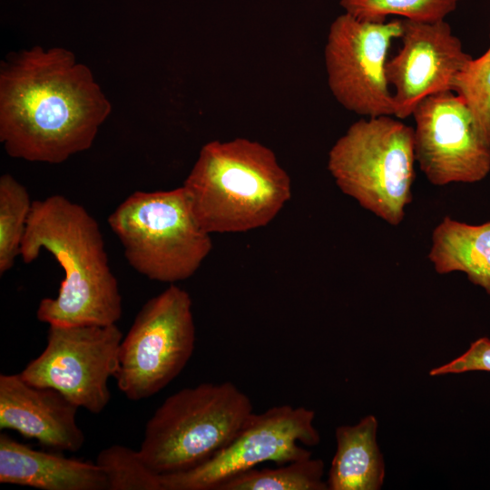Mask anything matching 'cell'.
<instances>
[{
  "mask_svg": "<svg viewBox=\"0 0 490 490\" xmlns=\"http://www.w3.org/2000/svg\"><path fill=\"white\" fill-rule=\"evenodd\" d=\"M112 104L63 47L10 54L0 67V142L10 157L61 163L89 149Z\"/></svg>",
  "mask_w": 490,
  "mask_h": 490,
  "instance_id": "6da1fadb",
  "label": "cell"
},
{
  "mask_svg": "<svg viewBox=\"0 0 490 490\" xmlns=\"http://www.w3.org/2000/svg\"><path fill=\"white\" fill-rule=\"evenodd\" d=\"M43 250L54 256L64 278L55 298L40 301L37 318L49 326L116 324L122 296L95 219L60 194L34 201L20 256L30 263Z\"/></svg>",
  "mask_w": 490,
  "mask_h": 490,
  "instance_id": "7a4b0ae2",
  "label": "cell"
},
{
  "mask_svg": "<svg viewBox=\"0 0 490 490\" xmlns=\"http://www.w3.org/2000/svg\"><path fill=\"white\" fill-rule=\"evenodd\" d=\"M182 187L209 234L265 227L291 197L290 178L274 152L242 137L205 143Z\"/></svg>",
  "mask_w": 490,
  "mask_h": 490,
  "instance_id": "3957f363",
  "label": "cell"
},
{
  "mask_svg": "<svg viewBox=\"0 0 490 490\" xmlns=\"http://www.w3.org/2000/svg\"><path fill=\"white\" fill-rule=\"evenodd\" d=\"M253 413L250 398L232 382L182 388L148 420L140 454L160 475L189 470L228 446Z\"/></svg>",
  "mask_w": 490,
  "mask_h": 490,
  "instance_id": "277c9868",
  "label": "cell"
},
{
  "mask_svg": "<svg viewBox=\"0 0 490 490\" xmlns=\"http://www.w3.org/2000/svg\"><path fill=\"white\" fill-rule=\"evenodd\" d=\"M414 128L391 115L352 123L328 152V170L340 191L397 226L412 201Z\"/></svg>",
  "mask_w": 490,
  "mask_h": 490,
  "instance_id": "5b68a950",
  "label": "cell"
},
{
  "mask_svg": "<svg viewBox=\"0 0 490 490\" xmlns=\"http://www.w3.org/2000/svg\"><path fill=\"white\" fill-rule=\"evenodd\" d=\"M108 224L130 266L152 280L175 284L189 279L212 248L182 186L132 193L110 214Z\"/></svg>",
  "mask_w": 490,
  "mask_h": 490,
  "instance_id": "8992f818",
  "label": "cell"
},
{
  "mask_svg": "<svg viewBox=\"0 0 490 490\" xmlns=\"http://www.w3.org/2000/svg\"><path fill=\"white\" fill-rule=\"evenodd\" d=\"M191 306L190 294L170 284L137 313L121 342L114 376L128 399L152 397L183 370L195 347Z\"/></svg>",
  "mask_w": 490,
  "mask_h": 490,
  "instance_id": "52a82bcc",
  "label": "cell"
},
{
  "mask_svg": "<svg viewBox=\"0 0 490 490\" xmlns=\"http://www.w3.org/2000/svg\"><path fill=\"white\" fill-rule=\"evenodd\" d=\"M122 338L116 324L49 326L45 348L19 374L99 414L111 399L108 380L117 372Z\"/></svg>",
  "mask_w": 490,
  "mask_h": 490,
  "instance_id": "ba28073f",
  "label": "cell"
},
{
  "mask_svg": "<svg viewBox=\"0 0 490 490\" xmlns=\"http://www.w3.org/2000/svg\"><path fill=\"white\" fill-rule=\"evenodd\" d=\"M314 411L281 405L253 413L234 439L204 463L189 470L162 475L163 490H215L223 481L273 462L276 466L311 456L299 444L313 446L319 434Z\"/></svg>",
  "mask_w": 490,
  "mask_h": 490,
  "instance_id": "9c48e42d",
  "label": "cell"
},
{
  "mask_svg": "<svg viewBox=\"0 0 490 490\" xmlns=\"http://www.w3.org/2000/svg\"><path fill=\"white\" fill-rule=\"evenodd\" d=\"M402 30V19L375 23L345 13L332 22L324 61L329 90L345 109L367 117L395 114L386 64Z\"/></svg>",
  "mask_w": 490,
  "mask_h": 490,
  "instance_id": "30bf717a",
  "label": "cell"
},
{
  "mask_svg": "<svg viewBox=\"0 0 490 490\" xmlns=\"http://www.w3.org/2000/svg\"><path fill=\"white\" fill-rule=\"evenodd\" d=\"M412 115L416 162L432 184L475 183L489 174L490 145L461 96L453 91L429 95Z\"/></svg>",
  "mask_w": 490,
  "mask_h": 490,
  "instance_id": "8fae6325",
  "label": "cell"
},
{
  "mask_svg": "<svg viewBox=\"0 0 490 490\" xmlns=\"http://www.w3.org/2000/svg\"><path fill=\"white\" fill-rule=\"evenodd\" d=\"M401 47L387 59L386 74L393 88L397 119L410 115L426 97L453 91L473 57L445 20L435 23L402 19Z\"/></svg>",
  "mask_w": 490,
  "mask_h": 490,
  "instance_id": "7c38bea8",
  "label": "cell"
},
{
  "mask_svg": "<svg viewBox=\"0 0 490 490\" xmlns=\"http://www.w3.org/2000/svg\"><path fill=\"white\" fill-rule=\"evenodd\" d=\"M78 407L52 387L26 382L20 374L0 375V428L41 445L76 452L84 434L76 422Z\"/></svg>",
  "mask_w": 490,
  "mask_h": 490,
  "instance_id": "4fadbf2b",
  "label": "cell"
},
{
  "mask_svg": "<svg viewBox=\"0 0 490 490\" xmlns=\"http://www.w3.org/2000/svg\"><path fill=\"white\" fill-rule=\"evenodd\" d=\"M0 483L43 490H109L96 463L35 450L0 435Z\"/></svg>",
  "mask_w": 490,
  "mask_h": 490,
  "instance_id": "5bb4252c",
  "label": "cell"
},
{
  "mask_svg": "<svg viewBox=\"0 0 490 490\" xmlns=\"http://www.w3.org/2000/svg\"><path fill=\"white\" fill-rule=\"evenodd\" d=\"M377 420L368 415L354 426L336 429L337 450L328 472L329 490H378L385 478L377 442Z\"/></svg>",
  "mask_w": 490,
  "mask_h": 490,
  "instance_id": "9a60e30c",
  "label": "cell"
},
{
  "mask_svg": "<svg viewBox=\"0 0 490 490\" xmlns=\"http://www.w3.org/2000/svg\"><path fill=\"white\" fill-rule=\"evenodd\" d=\"M428 259L438 274L464 272L490 296V221L474 225L445 217L432 232Z\"/></svg>",
  "mask_w": 490,
  "mask_h": 490,
  "instance_id": "2e32d148",
  "label": "cell"
},
{
  "mask_svg": "<svg viewBox=\"0 0 490 490\" xmlns=\"http://www.w3.org/2000/svg\"><path fill=\"white\" fill-rule=\"evenodd\" d=\"M324 464L311 456L275 468L250 469L222 483L215 490H326Z\"/></svg>",
  "mask_w": 490,
  "mask_h": 490,
  "instance_id": "e0dca14e",
  "label": "cell"
},
{
  "mask_svg": "<svg viewBox=\"0 0 490 490\" xmlns=\"http://www.w3.org/2000/svg\"><path fill=\"white\" fill-rule=\"evenodd\" d=\"M33 201L27 189L11 174L0 178V274L14 265L20 255Z\"/></svg>",
  "mask_w": 490,
  "mask_h": 490,
  "instance_id": "ac0fdd59",
  "label": "cell"
},
{
  "mask_svg": "<svg viewBox=\"0 0 490 490\" xmlns=\"http://www.w3.org/2000/svg\"><path fill=\"white\" fill-rule=\"evenodd\" d=\"M461 0H340L345 13L367 22L383 23L388 15L435 23L455 11Z\"/></svg>",
  "mask_w": 490,
  "mask_h": 490,
  "instance_id": "d6986e66",
  "label": "cell"
},
{
  "mask_svg": "<svg viewBox=\"0 0 490 490\" xmlns=\"http://www.w3.org/2000/svg\"><path fill=\"white\" fill-rule=\"evenodd\" d=\"M108 481L109 490H163L162 475L144 462L139 450L113 445L96 458Z\"/></svg>",
  "mask_w": 490,
  "mask_h": 490,
  "instance_id": "ffe728a7",
  "label": "cell"
},
{
  "mask_svg": "<svg viewBox=\"0 0 490 490\" xmlns=\"http://www.w3.org/2000/svg\"><path fill=\"white\" fill-rule=\"evenodd\" d=\"M454 92L465 100L478 131L490 145V46L469 62L457 77Z\"/></svg>",
  "mask_w": 490,
  "mask_h": 490,
  "instance_id": "44dd1931",
  "label": "cell"
},
{
  "mask_svg": "<svg viewBox=\"0 0 490 490\" xmlns=\"http://www.w3.org/2000/svg\"><path fill=\"white\" fill-rule=\"evenodd\" d=\"M469 371L490 372V338L483 337L475 340L464 354L445 365L432 368L429 375L435 377Z\"/></svg>",
  "mask_w": 490,
  "mask_h": 490,
  "instance_id": "7402d4cb",
  "label": "cell"
}]
</instances>
